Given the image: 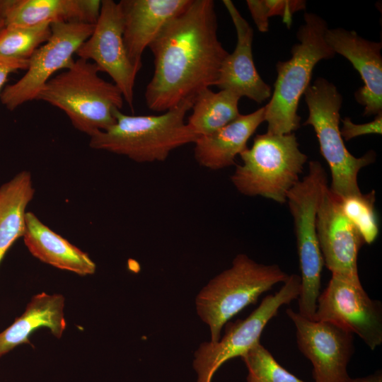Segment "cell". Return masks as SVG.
I'll return each mask as SVG.
<instances>
[{
    "mask_svg": "<svg viewBox=\"0 0 382 382\" xmlns=\"http://www.w3.org/2000/svg\"><path fill=\"white\" fill-rule=\"evenodd\" d=\"M376 192L350 195L340 199L342 209L357 229L365 243L371 244L378 235L375 211Z\"/></svg>",
    "mask_w": 382,
    "mask_h": 382,
    "instance_id": "d4e9b609",
    "label": "cell"
},
{
    "mask_svg": "<svg viewBox=\"0 0 382 382\" xmlns=\"http://www.w3.org/2000/svg\"><path fill=\"white\" fill-rule=\"evenodd\" d=\"M239 156L243 163L236 166L231 177L238 191L279 204L286 202L308 158L299 149L294 133L257 134L252 146Z\"/></svg>",
    "mask_w": 382,
    "mask_h": 382,
    "instance_id": "8992f818",
    "label": "cell"
},
{
    "mask_svg": "<svg viewBox=\"0 0 382 382\" xmlns=\"http://www.w3.org/2000/svg\"><path fill=\"white\" fill-rule=\"evenodd\" d=\"M345 382H382V373L381 371H377L365 377L355 378L349 377Z\"/></svg>",
    "mask_w": 382,
    "mask_h": 382,
    "instance_id": "f546056e",
    "label": "cell"
},
{
    "mask_svg": "<svg viewBox=\"0 0 382 382\" xmlns=\"http://www.w3.org/2000/svg\"><path fill=\"white\" fill-rule=\"evenodd\" d=\"M286 313L296 327L300 352L312 364L315 382H345L354 352V335L333 323L308 319L291 308Z\"/></svg>",
    "mask_w": 382,
    "mask_h": 382,
    "instance_id": "4fadbf2b",
    "label": "cell"
},
{
    "mask_svg": "<svg viewBox=\"0 0 382 382\" xmlns=\"http://www.w3.org/2000/svg\"><path fill=\"white\" fill-rule=\"evenodd\" d=\"M313 320L333 323L357 335L371 350L382 344V306L361 284L332 274L320 294Z\"/></svg>",
    "mask_w": 382,
    "mask_h": 382,
    "instance_id": "8fae6325",
    "label": "cell"
},
{
    "mask_svg": "<svg viewBox=\"0 0 382 382\" xmlns=\"http://www.w3.org/2000/svg\"><path fill=\"white\" fill-rule=\"evenodd\" d=\"M327 43L335 54L347 59L359 73L364 86L354 93L364 106V115L382 112V43L367 40L354 30L341 28L327 29Z\"/></svg>",
    "mask_w": 382,
    "mask_h": 382,
    "instance_id": "9a60e30c",
    "label": "cell"
},
{
    "mask_svg": "<svg viewBox=\"0 0 382 382\" xmlns=\"http://www.w3.org/2000/svg\"><path fill=\"white\" fill-rule=\"evenodd\" d=\"M300 286L299 275H289L280 289L265 296L247 318L226 323L225 334L219 341L200 344L192 361L197 376L195 382H212L216 371L224 363L243 356L260 342L265 327L277 314L279 308L298 299Z\"/></svg>",
    "mask_w": 382,
    "mask_h": 382,
    "instance_id": "9c48e42d",
    "label": "cell"
},
{
    "mask_svg": "<svg viewBox=\"0 0 382 382\" xmlns=\"http://www.w3.org/2000/svg\"><path fill=\"white\" fill-rule=\"evenodd\" d=\"M123 30V14L120 3L103 0L93 31L76 54L81 59L92 60L100 71L107 73L133 110L134 89L139 71L128 56Z\"/></svg>",
    "mask_w": 382,
    "mask_h": 382,
    "instance_id": "7c38bea8",
    "label": "cell"
},
{
    "mask_svg": "<svg viewBox=\"0 0 382 382\" xmlns=\"http://www.w3.org/2000/svg\"><path fill=\"white\" fill-rule=\"evenodd\" d=\"M248 10L258 30L268 31L269 18L279 16L290 27L293 14L306 8V2L302 0H248Z\"/></svg>",
    "mask_w": 382,
    "mask_h": 382,
    "instance_id": "4316f807",
    "label": "cell"
},
{
    "mask_svg": "<svg viewBox=\"0 0 382 382\" xmlns=\"http://www.w3.org/2000/svg\"><path fill=\"white\" fill-rule=\"evenodd\" d=\"M51 35L49 23L34 26H6L0 34V55L18 60H29Z\"/></svg>",
    "mask_w": 382,
    "mask_h": 382,
    "instance_id": "cb8c5ba5",
    "label": "cell"
},
{
    "mask_svg": "<svg viewBox=\"0 0 382 382\" xmlns=\"http://www.w3.org/2000/svg\"><path fill=\"white\" fill-rule=\"evenodd\" d=\"M192 0H122L123 39L128 56L140 71L144 51L172 18L185 11Z\"/></svg>",
    "mask_w": 382,
    "mask_h": 382,
    "instance_id": "e0dca14e",
    "label": "cell"
},
{
    "mask_svg": "<svg viewBox=\"0 0 382 382\" xmlns=\"http://www.w3.org/2000/svg\"><path fill=\"white\" fill-rule=\"evenodd\" d=\"M64 297L61 294L45 292L35 295L24 313L0 332V357L19 345L27 343L29 335L35 330L45 327L57 338L66 328Z\"/></svg>",
    "mask_w": 382,
    "mask_h": 382,
    "instance_id": "44dd1931",
    "label": "cell"
},
{
    "mask_svg": "<svg viewBox=\"0 0 382 382\" xmlns=\"http://www.w3.org/2000/svg\"><path fill=\"white\" fill-rule=\"evenodd\" d=\"M29 60H18L0 55V91L10 74L18 70H26Z\"/></svg>",
    "mask_w": 382,
    "mask_h": 382,
    "instance_id": "f1b7e54d",
    "label": "cell"
},
{
    "mask_svg": "<svg viewBox=\"0 0 382 382\" xmlns=\"http://www.w3.org/2000/svg\"><path fill=\"white\" fill-rule=\"evenodd\" d=\"M303 18L296 33L299 42L291 48V57L279 61L276 65L274 91L265 105L268 133L290 134L299 127V103L310 85L313 68L320 60L335 55L325 37L328 29L325 21L313 13H306Z\"/></svg>",
    "mask_w": 382,
    "mask_h": 382,
    "instance_id": "277c9868",
    "label": "cell"
},
{
    "mask_svg": "<svg viewBox=\"0 0 382 382\" xmlns=\"http://www.w3.org/2000/svg\"><path fill=\"white\" fill-rule=\"evenodd\" d=\"M96 64L79 58L51 78L35 100L62 110L72 125L90 137L115 122L114 111L121 110L124 98L118 87L99 76Z\"/></svg>",
    "mask_w": 382,
    "mask_h": 382,
    "instance_id": "3957f363",
    "label": "cell"
},
{
    "mask_svg": "<svg viewBox=\"0 0 382 382\" xmlns=\"http://www.w3.org/2000/svg\"><path fill=\"white\" fill-rule=\"evenodd\" d=\"M241 97L228 90L213 92L204 88L195 97L192 112L186 122L198 137L210 134L236 119L241 114Z\"/></svg>",
    "mask_w": 382,
    "mask_h": 382,
    "instance_id": "603a6c76",
    "label": "cell"
},
{
    "mask_svg": "<svg viewBox=\"0 0 382 382\" xmlns=\"http://www.w3.org/2000/svg\"><path fill=\"white\" fill-rule=\"evenodd\" d=\"M328 187L327 175L319 161L308 163V173L288 192L286 202L293 217L301 271L299 313L313 320L320 295L324 265L320 249L316 215L322 194Z\"/></svg>",
    "mask_w": 382,
    "mask_h": 382,
    "instance_id": "ba28073f",
    "label": "cell"
},
{
    "mask_svg": "<svg viewBox=\"0 0 382 382\" xmlns=\"http://www.w3.org/2000/svg\"><path fill=\"white\" fill-rule=\"evenodd\" d=\"M217 28L212 0H192L167 22L149 47L154 57V72L144 93L149 109L166 112L215 86L228 54Z\"/></svg>",
    "mask_w": 382,
    "mask_h": 382,
    "instance_id": "6da1fadb",
    "label": "cell"
},
{
    "mask_svg": "<svg viewBox=\"0 0 382 382\" xmlns=\"http://www.w3.org/2000/svg\"><path fill=\"white\" fill-rule=\"evenodd\" d=\"M316 229L324 265L332 274L361 284L358 253L365 243L360 233L344 214L340 199L328 186L316 215Z\"/></svg>",
    "mask_w": 382,
    "mask_h": 382,
    "instance_id": "5bb4252c",
    "label": "cell"
},
{
    "mask_svg": "<svg viewBox=\"0 0 382 382\" xmlns=\"http://www.w3.org/2000/svg\"><path fill=\"white\" fill-rule=\"evenodd\" d=\"M5 28H6V25L4 23V21L0 14V34L4 30Z\"/></svg>",
    "mask_w": 382,
    "mask_h": 382,
    "instance_id": "4dcf8cb0",
    "label": "cell"
},
{
    "mask_svg": "<svg viewBox=\"0 0 382 382\" xmlns=\"http://www.w3.org/2000/svg\"><path fill=\"white\" fill-rule=\"evenodd\" d=\"M265 106L236 119L216 132L201 136L195 141L194 156L202 166L219 170L235 164V158L247 146V142L265 121Z\"/></svg>",
    "mask_w": 382,
    "mask_h": 382,
    "instance_id": "d6986e66",
    "label": "cell"
},
{
    "mask_svg": "<svg viewBox=\"0 0 382 382\" xmlns=\"http://www.w3.org/2000/svg\"><path fill=\"white\" fill-rule=\"evenodd\" d=\"M236 31L233 52L224 59L215 83L220 90H228L239 97H247L258 103L270 98L271 87L260 77L252 52L253 30L230 0H224Z\"/></svg>",
    "mask_w": 382,
    "mask_h": 382,
    "instance_id": "2e32d148",
    "label": "cell"
},
{
    "mask_svg": "<svg viewBox=\"0 0 382 382\" xmlns=\"http://www.w3.org/2000/svg\"><path fill=\"white\" fill-rule=\"evenodd\" d=\"M24 243L38 260L79 275L92 274L96 264L90 257L45 225L33 213L25 214Z\"/></svg>",
    "mask_w": 382,
    "mask_h": 382,
    "instance_id": "ffe728a7",
    "label": "cell"
},
{
    "mask_svg": "<svg viewBox=\"0 0 382 382\" xmlns=\"http://www.w3.org/2000/svg\"><path fill=\"white\" fill-rule=\"evenodd\" d=\"M303 94L309 114L303 125H311L315 130L320 153L330 169V190L340 199L361 193L358 173L375 161V151L370 150L357 158L346 148L339 127L342 96L332 83L319 77Z\"/></svg>",
    "mask_w": 382,
    "mask_h": 382,
    "instance_id": "52a82bcc",
    "label": "cell"
},
{
    "mask_svg": "<svg viewBox=\"0 0 382 382\" xmlns=\"http://www.w3.org/2000/svg\"><path fill=\"white\" fill-rule=\"evenodd\" d=\"M34 192L31 174L26 170L0 187V262L12 244L23 236L25 209Z\"/></svg>",
    "mask_w": 382,
    "mask_h": 382,
    "instance_id": "7402d4cb",
    "label": "cell"
},
{
    "mask_svg": "<svg viewBox=\"0 0 382 382\" xmlns=\"http://www.w3.org/2000/svg\"><path fill=\"white\" fill-rule=\"evenodd\" d=\"M241 357L248 370L247 382H305L282 366L260 342Z\"/></svg>",
    "mask_w": 382,
    "mask_h": 382,
    "instance_id": "484cf974",
    "label": "cell"
},
{
    "mask_svg": "<svg viewBox=\"0 0 382 382\" xmlns=\"http://www.w3.org/2000/svg\"><path fill=\"white\" fill-rule=\"evenodd\" d=\"M194 99L185 100L159 115H128L115 110V122L91 136L89 146L138 163L164 161L173 150L198 138L185 122Z\"/></svg>",
    "mask_w": 382,
    "mask_h": 382,
    "instance_id": "7a4b0ae2",
    "label": "cell"
},
{
    "mask_svg": "<svg viewBox=\"0 0 382 382\" xmlns=\"http://www.w3.org/2000/svg\"><path fill=\"white\" fill-rule=\"evenodd\" d=\"M100 8L99 0H0V14L6 27L34 26L45 23L95 25Z\"/></svg>",
    "mask_w": 382,
    "mask_h": 382,
    "instance_id": "ac0fdd59",
    "label": "cell"
},
{
    "mask_svg": "<svg viewBox=\"0 0 382 382\" xmlns=\"http://www.w3.org/2000/svg\"><path fill=\"white\" fill-rule=\"evenodd\" d=\"M340 129L343 140L349 141L354 137L382 132V112L376 115L374 120L365 124H354L349 117H345Z\"/></svg>",
    "mask_w": 382,
    "mask_h": 382,
    "instance_id": "83f0119b",
    "label": "cell"
},
{
    "mask_svg": "<svg viewBox=\"0 0 382 382\" xmlns=\"http://www.w3.org/2000/svg\"><path fill=\"white\" fill-rule=\"evenodd\" d=\"M94 25L83 23H52L51 37L30 58L25 74L2 91V105L13 111L23 103L35 100L55 72L73 64L74 54L92 34Z\"/></svg>",
    "mask_w": 382,
    "mask_h": 382,
    "instance_id": "30bf717a",
    "label": "cell"
},
{
    "mask_svg": "<svg viewBox=\"0 0 382 382\" xmlns=\"http://www.w3.org/2000/svg\"><path fill=\"white\" fill-rule=\"evenodd\" d=\"M288 277L277 265L258 263L245 254H238L231 267L209 280L195 298L196 312L209 328L210 342L219 340L224 325L231 318Z\"/></svg>",
    "mask_w": 382,
    "mask_h": 382,
    "instance_id": "5b68a950",
    "label": "cell"
}]
</instances>
